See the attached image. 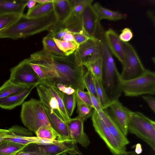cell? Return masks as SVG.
Segmentation results:
<instances>
[{
  "label": "cell",
  "mask_w": 155,
  "mask_h": 155,
  "mask_svg": "<svg viewBox=\"0 0 155 155\" xmlns=\"http://www.w3.org/2000/svg\"><path fill=\"white\" fill-rule=\"evenodd\" d=\"M57 47L65 56H68L74 53L79 45L75 42L59 40L53 38Z\"/></svg>",
  "instance_id": "31"
},
{
  "label": "cell",
  "mask_w": 155,
  "mask_h": 155,
  "mask_svg": "<svg viewBox=\"0 0 155 155\" xmlns=\"http://www.w3.org/2000/svg\"><path fill=\"white\" fill-rule=\"evenodd\" d=\"M97 113L119 144L122 147L126 148V146L129 143V141L122 132L110 113L106 109Z\"/></svg>",
  "instance_id": "19"
},
{
  "label": "cell",
  "mask_w": 155,
  "mask_h": 155,
  "mask_svg": "<svg viewBox=\"0 0 155 155\" xmlns=\"http://www.w3.org/2000/svg\"><path fill=\"white\" fill-rule=\"evenodd\" d=\"M28 59L39 65L47 74L49 81L54 84L60 83L76 90L85 88L83 77L84 66L79 62L75 52L68 56H59L50 54L43 49L31 54Z\"/></svg>",
  "instance_id": "1"
},
{
  "label": "cell",
  "mask_w": 155,
  "mask_h": 155,
  "mask_svg": "<svg viewBox=\"0 0 155 155\" xmlns=\"http://www.w3.org/2000/svg\"><path fill=\"white\" fill-rule=\"evenodd\" d=\"M103 49L101 38H90L79 45L75 54L79 63L85 66L92 60L101 55Z\"/></svg>",
  "instance_id": "11"
},
{
  "label": "cell",
  "mask_w": 155,
  "mask_h": 155,
  "mask_svg": "<svg viewBox=\"0 0 155 155\" xmlns=\"http://www.w3.org/2000/svg\"><path fill=\"white\" fill-rule=\"evenodd\" d=\"M101 39L103 45L101 81L106 94L111 102L114 100L119 99L121 95L120 85L122 80L112 54L106 45L103 37Z\"/></svg>",
  "instance_id": "3"
},
{
  "label": "cell",
  "mask_w": 155,
  "mask_h": 155,
  "mask_svg": "<svg viewBox=\"0 0 155 155\" xmlns=\"http://www.w3.org/2000/svg\"><path fill=\"white\" fill-rule=\"evenodd\" d=\"M8 130V135L5 139L6 140L25 145L31 143H41V138L33 136V132L27 128L15 125Z\"/></svg>",
  "instance_id": "13"
},
{
  "label": "cell",
  "mask_w": 155,
  "mask_h": 155,
  "mask_svg": "<svg viewBox=\"0 0 155 155\" xmlns=\"http://www.w3.org/2000/svg\"><path fill=\"white\" fill-rule=\"evenodd\" d=\"M38 137L50 140L57 139L58 135L53 130L49 128L41 127L35 133Z\"/></svg>",
  "instance_id": "36"
},
{
  "label": "cell",
  "mask_w": 155,
  "mask_h": 155,
  "mask_svg": "<svg viewBox=\"0 0 155 155\" xmlns=\"http://www.w3.org/2000/svg\"><path fill=\"white\" fill-rule=\"evenodd\" d=\"M25 146L5 139L0 143V155H15Z\"/></svg>",
  "instance_id": "27"
},
{
  "label": "cell",
  "mask_w": 155,
  "mask_h": 155,
  "mask_svg": "<svg viewBox=\"0 0 155 155\" xmlns=\"http://www.w3.org/2000/svg\"><path fill=\"white\" fill-rule=\"evenodd\" d=\"M28 87L17 84L9 79L0 87V98L18 93Z\"/></svg>",
  "instance_id": "26"
},
{
  "label": "cell",
  "mask_w": 155,
  "mask_h": 155,
  "mask_svg": "<svg viewBox=\"0 0 155 155\" xmlns=\"http://www.w3.org/2000/svg\"><path fill=\"white\" fill-rule=\"evenodd\" d=\"M8 135V129H0V143L7 138Z\"/></svg>",
  "instance_id": "47"
},
{
  "label": "cell",
  "mask_w": 155,
  "mask_h": 155,
  "mask_svg": "<svg viewBox=\"0 0 155 155\" xmlns=\"http://www.w3.org/2000/svg\"><path fill=\"white\" fill-rule=\"evenodd\" d=\"M45 111L52 127L58 135L57 140L71 141L74 142L72 140L66 122L55 112H51L49 110L45 108Z\"/></svg>",
  "instance_id": "18"
},
{
  "label": "cell",
  "mask_w": 155,
  "mask_h": 155,
  "mask_svg": "<svg viewBox=\"0 0 155 155\" xmlns=\"http://www.w3.org/2000/svg\"><path fill=\"white\" fill-rule=\"evenodd\" d=\"M63 101L67 113L70 117L74 110L76 104V94L75 92L71 95L63 94Z\"/></svg>",
  "instance_id": "34"
},
{
  "label": "cell",
  "mask_w": 155,
  "mask_h": 155,
  "mask_svg": "<svg viewBox=\"0 0 155 155\" xmlns=\"http://www.w3.org/2000/svg\"><path fill=\"white\" fill-rule=\"evenodd\" d=\"M53 12L55 17L56 22L49 32H52L59 28L62 27L72 8L70 0H53Z\"/></svg>",
  "instance_id": "17"
},
{
  "label": "cell",
  "mask_w": 155,
  "mask_h": 155,
  "mask_svg": "<svg viewBox=\"0 0 155 155\" xmlns=\"http://www.w3.org/2000/svg\"><path fill=\"white\" fill-rule=\"evenodd\" d=\"M120 87L122 93L127 97H135L143 94H155V73L147 69L142 75L128 80H122Z\"/></svg>",
  "instance_id": "6"
},
{
  "label": "cell",
  "mask_w": 155,
  "mask_h": 155,
  "mask_svg": "<svg viewBox=\"0 0 155 155\" xmlns=\"http://www.w3.org/2000/svg\"><path fill=\"white\" fill-rule=\"evenodd\" d=\"M53 38L58 40H62L63 37L66 34L69 33H73L65 28L61 27L54 31L49 32Z\"/></svg>",
  "instance_id": "38"
},
{
  "label": "cell",
  "mask_w": 155,
  "mask_h": 155,
  "mask_svg": "<svg viewBox=\"0 0 155 155\" xmlns=\"http://www.w3.org/2000/svg\"><path fill=\"white\" fill-rule=\"evenodd\" d=\"M36 86H32L16 94L0 98V107L4 109L11 110L22 105L32 90Z\"/></svg>",
  "instance_id": "21"
},
{
  "label": "cell",
  "mask_w": 155,
  "mask_h": 155,
  "mask_svg": "<svg viewBox=\"0 0 155 155\" xmlns=\"http://www.w3.org/2000/svg\"><path fill=\"white\" fill-rule=\"evenodd\" d=\"M53 12L52 1L48 3L38 4L35 5L33 8L29 9L27 13L25 15L28 18H37L48 15Z\"/></svg>",
  "instance_id": "23"
},
{
  "label": "cell",
  "mask_w": 155,
  "mask_h": 155,
  "mask_svg": "<svg viewBox=\"0 0 155 155\" xmlns=\"http://www.w3.org/2000/svg\"><path fill=\"white\" fill-rule=\"evenodd\" d=\"M84 121L78 115L68 120L66 122L68 127L72 140L87 148L90 144L89 138L84 132Z\"/></svg>",
  "instance_id": "14"
},
{
  "label": "cell",
  "mask_w": 155,
  "mask_h": 155,
  "mask_svg": "<svg viewBox=\"0 0 155 155\" xmlns=\"http://www.w3.org/2000/svg\"><path fill=\"white\" fill-rule=\"evenodd\" d=\"M76 103L77 112L81 118L85 121L91 117L94 109L83 102L77 95Z\"/></svg>",
  "instance_id": "32"
},
{
  "label": "cell",
  "mask_w": 155,
  "mask_h": 155,
  "mask_svg": "<svg viewBox=\"0 0 155 155\" xmlns=\"http://www.w3.org/2000/svg\"><path fill=\"white\" fill-rule=\"evenodd\" d=\"M29 63L41 81V82L44 81H49V78L48 76L39 65L35 63L31 62L30 61Z\"/></svg>",
  "instance_id": "37"
},
{
  "label": "cell",
  "mask_w": 155,
  "mask_h": 155,
  "mask_svg": "<svg viewBox=\"0 0 155 155\" xmlns=\"http://www.w3.org/2000/svg\"><path fill=\"white\" fill-rule=\"evenodd\" d=\"M36 87L40 101L45 108L49 110L51 112H55L62 118L57 100L53 96L48 87L43 84L38 85Z\"/></svg>",
  "instance_id": "20"
},
{
  "label": "cell",
  "mask_w": 155,
  "mask_h": 155,
  "mask_svg": "<svg viewBox=\"0 0 155 155\" xmlns=\"http://www.w3.org/2000/svg\"><path fill=\"white\" fill-rule=\"evenodd\" d=\"M43 49L46 52L59 56H65L64 53L57 47L53 38L49 33L43 38Z\"/></svg>",
  "instance_id": "29"
},
{
  "label": "cell",
  "mask_w": 155,
  "mask_h": 155,
  "mask_svg": "<svg viewBox=\"0 0 155 155\" xmlns=\"http://www.w3.org/2000/svg\"><path fill=\"white\" fill-rule=\"evenodd\" d=\"M28 0H0V15L8 13L23 14Z\"/></svg>",
  "instance_id": "22"
},
{
  "label": "cell",
  "mask_w": 155,
  "mask_h": 155,
  "mask_svg": "<svg viewBox=\"0 0 155 155\" xmlns=\"http://www.w3.org/2000/svg\"><path fill=\"white\" fill-rule=\"evenodd\" d=\"M22 14L8 13L0 15V32L16 21Z\"/></svg>",
  "instance_id": "33"
},
{
  "label": "cell",
  "mask_w": 155,
  "mask_h": 155,
  "mask_svg": "<svg viewBox=\"0 0 155 155\" xmlns=\"http://www.w3.org/2000/svg\"><path fill=\"white\" fill-rule=\"evenodd\" d=\"M22 155H48L39 152L33 151L26 145L21 150Z\"/></svg>",
  "instance_id": "45"
},
{
  "label": "cell",
  "mask_w": 155,
  "mask_h": 155,
  "mask_svg": "<svg viewBox=\"0 0 155 155\" xmlns=\"http://www.w3.org/2000/svg\"><path fill=\"white\" fill-rule=\"evenodd\" d=\"M25 59L10 69L9 79L12 82L27 87L41 84V81Z\"/></svg>",
  "instance_id": "8"
},
{
  "label": "cell",
  "mask_w": 155,
  "mask_h": 155,
  "mask_svg": "<svg viewBox=\"0 0 155 155\" xmlns=\"http://www.w3.org/2000/svg\"><path fill=\"white\" fill-rule=\"evenodd\" d=\"M73 33H69L65 35L63 38L62 40L67 41L76 42Z\"/></svg>",
  "instance_id": "46"
},
{
  "label": "cell",
  "mask_w": 155,
  "mask_h": 155,
  "mask_svg": "<svg viewBox=\"0 0 155 155\" xmlns=\"http://www.w3.org/2000/svg\"><path fill=\"white\" fill-rule=\"evenodd\" d=\"M124 61L120 74L122 80L133 79L142 75L147 69L142 63L133 46L128 42H123Z\"/></svg>",
  "instance_id": "7"
},
{
  "label": "cell",
  "mask_w": 155,
  "mask_h": 155,
  "mask_svg": "<svg viewBox=\"0 0 155 155\" xmlns=\"http://www.w3.org/2000/svg\"><path fill=\"white\" fill-rule=\"evenodd\" d=\"M108 108L110 109V113L114 121L126 136L128 133V109L124 106L119 99L112 101Z\"/></svg>",
  "instance_id": "15"
},
{
  "label": "cell",
  "mask_w": 155,
  "mask_h": 155,
  "mask_svg": "<svg viewBox=\"0 0 155 155\" xmlns=\"http://www.w3.org/2000/svg\"><path fill=\"white\" fill-rule=\"evenodd\" d=\"M93 127L97 133L104 142L114 155H123L126 148L122 147L111 133L97 112L94 110L91 117Z\"/></svg>",
  "instance_id": "9"
},
{
  "label": "cell",
  "mask_w": 155,
  "mask_h": 155,
  "mask_svg": "<svg viewBox=\"0 0 155 155\" xmlns=\"http://www.w3.org/2000/svg\"><path fill=\"white\" fill-rule=\"evenodd\" d=\"M93 76L95 85L97 98L102 109H106L109 107L110 102L105 91L101 80L97 78L94 75Z\"/></svg>",
  "instance_id": "28"
},
{
  "label": "cell",
  "mask_w": 155,
  "mask_h": 155,
  "mask_svg": "<svg viewBox=\"0 0 155 155\" xmlns=\"http://www.w3.org/2000/svg\"><path fill=\"white\" fill-rule=\"evenodd\" d=\"M90 96L93 108L97 113L102 111V109L97 98L90 92L87 91Z\"/></svg>",
  "instance_id": "43"
},
{
  "label": "cell",
  "mask_w": 155,
  "mask_h": 155,
  "mask_svg": "<svg viewBox=\"0 0 155 155\" xmlns=\"http://www.w3.org/2000/svg\"><path fill=\"white\" fill-rule=\"evenodd\" d=\"M103 38L112 54L118 59L122 65L124 61L123 42L120 39L119 35L113 29L109 28L104 31Z\"/></svg>",
  "instance_id": "16"
},
{
  "label": "cell",
  "mask_w": 155,
  "mask_h": 155,
  "mask_svg": "<svg viewBox=\"0 0 155 155\" xmlns=\"http://www.w3.org/2000/svg\"><path fill=\"white\" fill-rule=\"evenodd\" d=\"M128 132L135 134L155 150V122L142 113L128 109Z\"/></svg>",
  "instance_id": "5"
},
{
  "label": "cell",
  "mask_w": 155,
  "mask_h": 155,
  "mask_svg": "<svg viewBox=\"0 0 155 155\" xmlns=\"http://www.w3.org/2000/svg\"><path fill=\"white\" fill-rule=\"evenodd\" d=\"M92 6L100 21L103 19L117 21L123 18L121 13L105 8L99 3L96 2Z\"/></svg>",
  "instance_id": "24"
},
{
  "label": "cell",
  "mask_w": 155,
  "mask_h": 155,
  "mask_svg": "<svg viewBox=\"0 0 155 155\" xmlns=\"http://www.w3.org/2000/svg\"><path fill=\"white\" fill-rule=\"evenodd\" d=\"M41 84L46 85L53 96L57 99L63 120L66 122L70 119L71 118L68 116L67 113L64 103L63 99L64 93L60 91L55 85L51 82L44 81L42 82Z\"/></svg>",
  "instance_id": "25"
},
{
  "label": "cell",
  "mask_w": 155,
  "mask_h": 155,
  "mask_svg": "<svg viewBox=\"0 0 155 155\" xmlns=\"http://www.w3.org/2000/svg\"><path fill=\"white\" fill-rule=\"evenodd\" d=\"M35 1L39 4H44L52 2L53 0H36Z\"/></svg>",
  "instance_id": "51"
},
{
  "label": "cell",
  "mask_w": 155,
  "mask_h": 155,
  "mask_svg": "<svg viewBox=\"0 0 155 155\" xmlns=\"http://www.w3.org/2000/svg\"><path fill=\"white\" fill-rule=\"evenodd\" d=\"M123 155H138L134 151H125Z\"/></svg>",
  "instance_id": "52"
},
{
  "label": "cell",
  "mask_w": 155,
  "mask_h": 155,
  "mask_svg": "<svg viewBox=\"0 0 155 155\" xmlns=\"http://www.w3.org/2000/svg\"><path fill=\"white\" fill-rule=\"evenodd\" d=\"M133 36V33L131 29L127 28L124 29L119 35L120 40L124 42H128L132 38Z\"/></svg>",
  "instance_id": "40"
},
{
  "label": "cell",
  "mask_w": 155,
  "mask_h": 155,
  "mask_svg": "<svg viewBox=\"0 0 155 155\" xmlns=\"http://www.w3.org/2000/svg\"><path fill=\"white\" fill-rule=\"evenodd\" d=\"M74 35L76 42L79 45L83 44L91 38L87 36L83 31L74 33Z\"/></svg>",
  "instance_id": "41"
},
{
  "label": "cell",
  "mask_w": 155,
  "mask_h": 155,
  "mask_svg": "<svg viewBox=\"0 0 155 155\" xmlns=\"http://www.w3.org/2000/svg\"><path fill=\"white\" fill-rule=\"evenodd\" d=\"M142 149L141 144L139 143L137 144L135 146L134 152L138 155L140 154L142 152Z\"/></svg>",
  "instance_id": "48"
},
{
  "label": "cell",
  "mask_w": 155,
  "mask_h": 155,
  "mask_svg": "<svg viewBox=\"0 0 155 155\" xmlns=\"http://www.w3.org/2000/svg\"><path fill=\"white\" fill-rule=\"evenodd\" d=\"M55 85L58 90L62 93L71 95L75 92L76 90L70 86L60 83L56 84Z\"/></svg>",
  "instance_id": "42"
},
{
  "label": "cell",
  "mask_w": 155,
  "mask_h": 155,
  "mask_svg": "<svg viewBox=\"0 0 155 155\" xmlns=\"http://www.w3.org/2000/svg\"><path fill=\"white\" fill-rule=\"evenodd\" d=\"M53 12L41 17L30 18L22 14L14 23L0 32V38L16 40L26 38L44 31H49L55 25Z\"/></svg>",
  "instance_id": "2"
},
{
  "label": "cell",
  "mask_w": 155,
  "mask_h": 155,
  "mask_svg": "<svg viewBox=\"0 0 155 155\" xmlns=\"http://www.w3.org/2000/svg\"><path fill=\"white\" fill-rule=\"evenodd\" d=\"M84 66L91 72L93 75L102 80L103 69L102 55L94 58Z\"/></svg>",
  "instance_id": "30"
},
{
  "label": "cell",
  "mask_w": 155,
  "mask_h": 155,
  "mask_svg": "<svg viewBox=\"0 0 155 155\" xmlns=\"http://www.w3.org/2000/svg\"><path fill=\"white\" fill-rule=\"evenodd\" d=\"M76 93L77 95L83 102L93 108L91 97L87 91L85 92L79 89H77L76 90Z\"/></svg>",
  "instance_id": "39"
},
{
  "label": "cell",
  "mask_w": 155,
  "mask_h": 155,
  "mask_svg": "<svg viewBox=\"0 0 155 155\" xmlns=\"http://www.w3.org/2000/svg\"><path fill=\"white\" fill-rule=\"evenodd\" d=\"M81 15L84 32L90 38L101 39L103 36L104 31L92 3L85 6Z\"/></svg>",
  "instance_id": "10"
},
{
  "label": "cell",
  "mask_w": 155,
  "mask_h": 155,
  "mask_svg": "<svg viewBox=\"0 0 155 155\" xmlns=\"http://www.w3.org/2000/svg\"><path fill=\"white\" fill-rule=\"evenodd\" d=\"M20 118L24 125L32 132L35 133L41 127L54 130L46 113L45 107L40 100L31 98L24 102L22 104Z\"/></svg>",
  "instance_id": "4"
},
{
  "label": "cell",
  "mask_w": 155,
  "mask_h": 155,
  "mask_svg": "<svg viewBox=\"0 0 155 155\" xmlns=\"http://www.w3.org/2000/svg\"><path fill=\"white\" fill-rule=\"evenodd\" d=\"M143 100L148 104L149 107L153 111L155 112V98L151 95H142Z\"/></svg>",
  "instance_id": "44"
},
{
  "label": "cell",
  "mask_w": 155,
  "mask_h": 155,
  "mask_svg": "<svg viewBox=\"0 0 155 155\" xmlns=\"http://www.w3.org/2000/svg\"><path fill=\"white\" fill-rule=\"evenodd\" d=\"M147 15L150 18V19L153 22V24H155V18L154 16L153 15L152 12L151 11H149L147 12Z\"/></svg>",
  "instance_id": "50"
},
{
  "label": "cell",
  "mask_w": 155,
  "mask_h": 155,
  "mask_svg": "<svg viewBox=\"0 0 155 155\" xmlns=\"http://www.w3.org/2000/svg\"><path fill=\"white\" fill-rule=\"evenodd\" d=\"M71 12L64 23L62 27L67 28L73 32L83 31L82 12L88 4L92 3L93 0H71Z\"/></svg>",
  "instance_id": "12"
},
{
  "label": "cell",
  "mask_w": 155,
  "mask_h": 155,
  "mask_svg": "<svg viewBox=\"0 0 155 155\" xmlns=\"http://www.w3.org/2000/svg\"><path fill=\"white\" fill-rule=\"evenodd\" d=\"M84 82L85 88L97 98L95 85L93 75L89 70L84 73L83 77Z\"/></svg>",
  "instance_id": "35"
},
{
  "label": "cell",
  "mask_w": 155,
  "mask_h": 155,
  "mask_svg": "<svg viewBox=\"0 0 155 155\" xmlns=\"http://www.w3.org/2000/svg\"><path fill=\"white\" fill-rule=\"evenodd\" d=\"M36 3L37 2L35 0H28L27 4V6L29 8V9H30L34 7Z\"/></svg>",
  "instance_id": "49"
}]
</instances>
